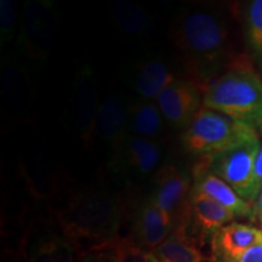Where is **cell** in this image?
Segmentation results:
<instances>
[{"instance_id": "obj_7", "label": "cell", "mask_w": 262, "mask_h": 262, "mask_svg": "<svg viewBox=\"0 0 262 262\" xmlns=\"http://www.w3.org/2000/svg\"><path fill=\"white\" fill-rule=\"evenodd\" d=\"M191 195L192 182L188 173L172 165H165L156 173L152 192L148 196L170 216L173 231H176L186 220Z\"/></svg>"}, {"instance_id": "obj_1", "label": "cell", "mask_w": 262, "mask_h": 262, "mask_svg": "<svg viewBox=\"0 0 262 262\" xmlns=\"http://www.w3.org/2000/svg\"><path fill=\"white\" fill-rule=\"evenodd\" d=\"M126 214L122 196L102 186L70 189L52 208V217L85 254L116 243Z\"/></svg>"}, {"instance_id": "obj_9", "label": "cell", "mask_w": 262, "mask_h": 262, "mask_svg": "<svg viewBox=\"0 0 262 262\" xmlns=\"http://www.w3.org/2000/svg\"><path fill=\"white\" fill-rule=\"evenodd\" d=\"M203 89L189 79H176L157 97L164 119L173 127L186 129L203 104Z\"/></svg>"}, {"instance_id": "obj_21", "label": "cell", "mask_w": 262, "mask_h": 262, "mask_svg": "<svg viewBox=\"0 0 262 262\" xmlns=\"http://www.w3.org/2000/svg\"><path fill=\"white\" fill-rule=\"evenodd\" d=\"M116 250L118 262H159L152 251L137 247L123 237L116 242Z\"/></svg>"}, {"instance_id": "obj_22", "label": "cell", "mask_w": 262, "mask_h": 262, "mask_svg": "<svg viewBox=\"0 0 262 262\" xmlns=\"http://www.w3.org/2000/svg\"><path fill=\"white\" fill-rule=\"evenodd\" d=\"M0 19H2V41L11 38L16 24V4L10 0H2L0 6Z\"/></svg>"}, {"instance_id": "obj_5", "label": "cell", "mask_w": 262, "mask_h": 262, "mask_svg": "<svg viewBox=\"0 0 262 262\" xmlns=\"http://www.w3.org/2000/svg\"><path fill=\"white\" fill-rule=\"evenodd\" d=\"M261 143L260 135H255L222 152L202 157L199 164L224 180L244 201L254 205V168Z\"/></svg>"}, {"instance_id": "obj_11", "label": "cell", "mask_w": 262, "mask_h": 262, "mask_svg": "<svg viewBox=\"0 0 262 262\" xmlns=\"http://www.w3.org/2000/svg\"><path fill=\"white\" fill-rule=\"evenodd\" d=\"M262 244V229L231 222L216 232L210 242L211 262H239L251 248Z\"/></svg>"}, {"instance_id": "obj_2", "label": "cell", "mask_w": 262, "mask_h": 262, "mask_svg": "<svg viewBox=\"0 0 262 262\" xmlns=\"http://www.w3.org/2000/svg\"><path fill=\"white\" fill-rule=\"evenodd\" d=\"M172 38L204 86L239 61L226 16L215 10L187 12L175 22Z\"/></svg>"}, {"instance_id": "obj_19", "label": "cell", "mask_w": 262, "mask_h": 262, "mask_svg": "<svg viewBox=\"0 0 262 262\" xmlns=\"http://www.w3.org/2000/svg\"><path fill=\"white\" fill-rule=\"evenodd\" d=\"M114 16L124 32L137 34L145 31L148 26V17L137 6L122 2L114 5Z\"/></svg>"}, {"instance_id": "obj_23", "label": "cell", "mask_w": 262, "mask_h": 262, "mask_svg": "<svg viewBox=\"0 0 262 262\" xmlns=\"http://www.w3.org/2000/svg\"><path fill=\"white\" fill-rule=\"evenodd\" d=\"M83 262H118L116 243L85 254Z\"/></svg>"}, {"instance_id": "obj_26", "label": "cell", "mask_w": 262, "mask_h": 262, "mask_svg": "<svg viewBox=\"0 0 262 262\" xmlns=\"http://www.w3.org/2000/svg\"><path fill=\"white\" fill-rule=\"evenodd\" d=\"M254 209L255 212H256V219H258V221H260L262 225V191L260 194H258L256 202H255Z\"/></svg>"}, {"instance_id": "obj_15", "label": "cell", "mask_w": 262, "mask_h": 262, "mask_svg": "<svg viewBox=\"0 0 262 262\" xmlns=\"http://www.w3.org/2000/svg\"><path fill=\"white\" fill-rule=\"evenodd\" d=\"M175 80V75L168 64L159 60H150L141 64L137 71L135 88L137 94L146 101L157 100V97Z\"/></svg>"}, {"instance_id": "obj_24", "label": "cell", "mask_w": 262, "mask_h": 262, "mask_svg": "<svg viewBox=\"0 0 262 262\" xmlns=\"http://www.w3.org/2000/svg\"><path fill=\"white\" fill-rule=\"evenodd\" d=\"M262 191V143L258 150L256 160H255L254 168V181H253V195H254V204L256 202L258 194Z\"/></svg>"}, {"instance_id": "obj_8", "label": "cell", "mask_w": 262, "mask_h": 262, "mask_svg": "<svg viewBox=\"0 0 262 262\" xmlns=\"http://www.w3.org/2000/svg\"><path fill=\"white\" fill-rule=\"evenodd\" d=\"M234 219L231 211L209 196L192 193L186 220L176 232H181L198 248L206 241L211 242L216 232Z\"/></svg>"}, {"instance_id": "obj_17", "label": "cell", "mask_w": 262, "mask_h": 262, "mask_svg": "<svg viewBox=\"0 0 262 262\" xmlns=\"http://www.w3.org/2000/svg\"><path fill=\"white\" fill-rule=\"evenodd\" d=\"M159 262H202L198 248L181 232H172L153 251Z\"/></svg>"}, {"instance_id": "obj_10", "label": "cell", "mask_w": 262, "mask_h": 262, "mask_svg": "<svg viewBox=\"0 0 262 262\" xmlns=\"http://www.w3.org/2000/svg\"><path fill=\"white\" fill-rule=\"evenodd\" d=\"M173 224L149 196L141 199L131 214L130 234L127 237L137 247L155 251L172 233Z\"/></svg>"}, {"instance_id": "obj_6", "label": "cell", "mask_w": 262, "mask_h": 262, "mask_svg": "<svg viewBox=\"0 0 262 262\" xmlns=\"http://www.w3.org/2000/svg\"><path fill=\"white\" fill-rule=\"evenodd\" d=\"M84 256L54 217L33 221L21 245V262H83Z\"/></svg>"}, {"instance_id": "obj_25", "label": "cell", "mask_w": 262, "mask_h": 262, "mask_svg": "<svg viewBox=\"0 0 262 262\" xmlns=\"http://www.w3.org/2000/svg\"><path fill=\"white\" fill-rule=\"evenodd\" d=\"M239 262H262V244L248 250Z\"/></svg>"}, {"instance_id": "obj_18", "label": "cell", "mask_w": 262, "mask_h": 262, "mask_svg": "<svg viewBox=\"0 0 262 262\" xmlns=\"http://www.w3.org/2000/svg\"><path fill=\"white\" fill-rule=\"evenodd\" d=\"M77 96V116L78 124L81 131V137L88 141L91 136V131H95L97 111L95 107V90L94 85L90 83V79L86 80L85 75L80 81V89L78 90Z\"/></svg>"}, {"instance_id": "obj_13", "label": "cell", "mask_w": 262, "mask_h": 262, "mask_svg": "<svg viewBox=\"0 0 262 262\" xmlns=\"http://www.w3.org/2000/svg\"><path fill=\"white\" fill-rule=\"evenodd\" d=\"M114 166L117 171L136 176L152 175L158 168L162 150L156 141L127 135L116 148Z\"/></svg>"}, {"instance_id": "obj_12", "label": "cell", "mask_w": 262, "mask_h": 262, "mask_svg": "<svg viewBox=\"0 0 262 262\" xmlns=\"http://www.w3.org/2000/svg\"><path fill=\"white\" fill-rule=\"evenodd\" d=\"M192 193L209 196L231 211L234 217L249 219V220L256 219V212L253 204L244 201L224 180L217 178L215 173L209 171L199 163L196 164L193 171Z\"/></svg>"}, {"instance_id": "obj_4", "label": "cell", "mask_w": 262, "mask_h": 262, "mask_svg": "<svg viewBox=\"0 0 262 262\" xmlns=\"http://www.w3.org/2000/svg\"><path fill=\"white\" fill-rule=\"evenodd\" d=\"M258 135L253 126L217 111L203 107L183 131L181 142L188 153L208 157Z\"/></svg>"}, {"instance_id": "obj_20", "label": "cell", "mask_w": 262, "mask_h": 262, "mask_svg": "<svg viewBox=\"0 0 262 262\" xmlns=\"http://www.w3.org/2000/svg\"><path fill=\"white\" fill-rule=\"evenodd\" d=\"M244 24L250 47L262 52V0L249 2L245 5Z\"/></svg>"}, {"instance_id": "obj_16", "label": "cell", "mask_w": 262, "mask_h": 262, "mask_svg": "<svg viewBox=\"0 0 262 262\" xmlns=\"http://www.w3.org/2000/svg\"><path fill=\"white\" fill-rule=\"evenodd\" d=\"M164 117L156 103L143 102L129 108L127 135L156 141L163 130ZM126 135V136H127Z\"/></svg>"}, {"instance_id": "obj_3", "label": "cell", "mask_w": 262, "mask_h": 262, "mask_svg": "<svg viewBox=\"0 0 262 262\" xmlns=\"http://www.w3.org/2000/svg\"><path fill=\"white\" fill-rule=\"evenodd\" d=\"M203 107L262 130V80L238 61L203 88Z\"/></svg>"}, {"instance_id": "obj_27", "label": "cell", "mask_w": 262, "mask_h": 262, "mask_svg": "<svg viewBox=\"0 0 262 262\" xmlns=\"http://www.w3.org/2000/svg\"><path fill=\"white\" fill-rule=\"evenodd\" d=\"M260 56H261V67H262V52H260Z\"/></svg>"}, {"instance_id": "obj_14", "label": "cell", "mask_w": 262, "mask_h": 262, "mask_svg": "<svg viewBox=\"0 0 262 262\" xmlns=\"http://www.w3.org/2000/svg\"><path fill=\"white\" fill-rule=\"evenodd\" d=\"M97 110L95 131L102 141L117 148L127 135L129 108L120 98L108 96Z\"/></svg>"}]
</instances>
